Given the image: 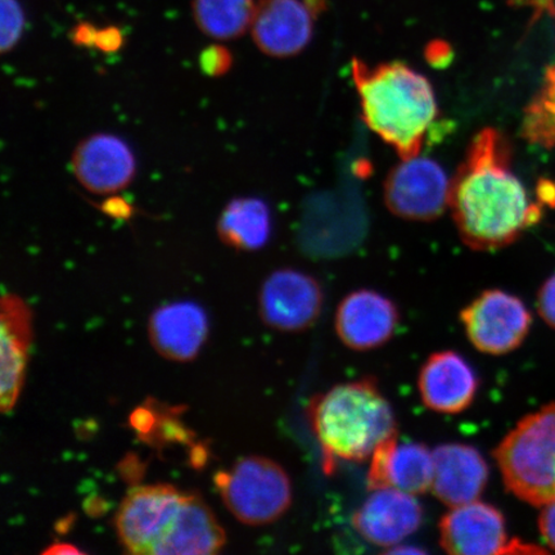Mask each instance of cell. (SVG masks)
<instances>
[{"label": "cell", "instance_id": "cell-9", "mask_svg": "<svg viewBox=\"0 0 555 555\" xmlns=\"http://www.w3.org/2000/svg\"><path fill=\"white\" fill-rule=\"evenodd\" d=\"M183 492L168 483L135 486L117 509L115 529L125 552L152 554L176 517Z\"/></svg>", "mask_w": 555, "mask_h": 555}, {"label": "cell", "instance_id": "cell-24", "mask_svg": "<svg viewBox=\"0 0 555 555\" xmlns=\"http://www.w3.org/2000/svg\"><path fill=\"white\" fill-rule=\"evenodd\" d=\"M2 37H0V50L9 53L16 47L24 31L25 17L17 0H2Z\"/></svg>", "mask_w": 555, "mask_h": 555}, {"label": "cell", "instance_id": "cell-31", "mask_svg": "<svg viewBox=\"0 0 555 555\" xmlns=\"http://www.w3.org/2000/svg\"><path fill=\"white\" fill-rule=\"evenodd\" d=\"M99 30L93 25L80 24L73 31V43L79 47H94Z\"/></svg>", "mask_w": 555, "mask_h": 555}, {"label": "cell", "instance_id": "cell-15", "mask_svg": "<svg viewBox=\"0 0 555 555\" xmlns=\"http://www.w3.org/2000/svg\"><path fill=\"white\" fill-rule=\"evenodd\" d=\"M423 509L414 495L397 489L372 491L352 517L360 537L376 546H397L420 529Z\"/></svg>", "mask_w": 555, "mask_h": 555}, {"label": "cell", "instance_id": "cell-27", "mask_svg": "<svg viewBox=\"0 0 555 555\" xmlns=\"http://www.w3.org/2000/svg\"><path fill=\"white\" fill-rule=\"evenodd\" d=\"M538 307L541 318L555 330V274L541 287Z\"/></svg>", "mask_w": 555, "mask_h": 555}, {"label": "cell", "instance_id": "cell-6", "mask_svg": "<svg viewBox=\"0 0 555 555\" xmlns=\"http://www.w3.org/2000/svg\"><path fill=\"white\" fill-rule=\"evenodd\" d=\"M440 545L454 555L544 554V550L509 539L503 513L475 501L450 508L440 520Z\"/></svg>", "mask_w": 555, "mask_h": 555}, {"label": "cell", "instance_id": "cell-26", "mask_svg": "<svg viewBox=\"0 0 555 555\" xmlns=\"http://www.w3.org/2000/svg\"><path fill=\"white\" fill-rule=\"evenodd\" d=\"M93 205L99 208L103 215L116 220L128 221L134 218L137 214L133 205L129 204L127 199L120 196H114V194L103 199L102 203Z\"/></svg>", "mask_w": 555, "mask_h": 555}, {"label": "cell", "instance_id": "cell-23", "mask_svg": "<svg viewBox=\"0 0 555 555\" xmlns=\"http://www.w3.org/2000/svg\"><path fill=\"white\" fill-rule=\"evenodd\" d=\"M522 134L539 147H555V64L546 69L543 88L525 109Z\"/></svg>", "mask_w": 555, "mask_h": 555}, {"label": "cell", "instance_id": "cell-21", "mask_svg": "<svg viewBox=\"0 0 555 555\" xmlns=\"http://www.w3.org/2000/svg\"><path fill=\"white\" fill-rule=\"evenodd\" d=\"M218 237L225 246L238 251H258L272 235V214L262 199L234 198L229 203L217 224Z\"/></svg>", "mask_w": 555, "mask_h": 555}, {"label": "cell", "instance_id": "cell-14", "mask_svg": "<svg viewBox=\"0 0 555 555\" xmlns=\"http://www.w3.org/2000/svg\"><path fill=\"white\" fill-rule=\"evenodd\" d=\"M434 451L418 442L399 443L398 435L380 442L371 456L367 489H397L423 495L433 489Z\"/></svg>", "mask_w": 555, "mask_h": 555}, {"label": "cell", "instance_id": "cell-30", "mask_svg": "<svg viewBox=\"0 0 555 555\" xmlns=\"http://www.w3.org/2000/svg\"><path fill=\"white\" fill-rule=\"evenodd\" d=\"M426 57L429 64L441 68L450 64L451 59H453V53H451V48L447 43L435 41V43L427 47Z\"/></svg>", "mask_w": 555, "mask_h": 555}, {"label": "cell", "instance_id": "cell-18", "mask_svg": "<svg viewBox=\"0 0 555 555\" xmlns=\"http://www.w3.org/2000/svg\"><path fill=\"white\" fill-rule=\"evenodd\" d=\"M434 463L431 490L441 503L454 508L478 501L490 475L480 451L466 443H446L434 450Z\"/></svg>", "mask_w": 555, "mask_h": 555}, {"label": "cell", "instance_id": "cell-22", "mask_svg": "<svg viewBox=\"0 0 555 555\" xmlns=\"http://www.w3.org/2000/svg\"><path fill=\"white\" fill-rule=\"evenodd\" d=\"M256 4L254 0H194V20L208 37L232 40L242 37L251 24Z\"/></svg>", "mask_w": 555, "mask_h": 555}, {"label": "cell", "instance_id": "cell-17", "mask_svg": "<svg viewBox=\"0 0 555 555\" xmlns=\"http://www.w3.org/2000/svg\"><path fill=\"white\" fill-rule=\"evenodd\" d=\"M33 315L23 298L9 294L0 302L2 365H0V411L9 413L18 401L25 379L27 356L33 338Z\"/></svg>", "mask_w": 555, "mask_h": 555}, {"label": "cell", "instance_id": "cell-2", "mask_svg": "<svg viewBox=\"0 0 555 555\" xmlns=\"http://www.w3.org/2000/svg\"><path fill=\"white\" fill-rule=\"evenodd\" d=\"M351 72L367 127L401 159L420 156L439 115L431 82L402 62L370 66L353 59Z\"/></svg>", "mask_w": 555, "mask_h": 555}, {"label": "cell", "instance_id": "cell-13", "mask_svg": "<svg viewBox=\"0 0 555 555\" xmlns=\"http://www.w3.org/2000/svg\"><path fill=\"white\" fill-rule=\"evenodd\" d=\"M399 322V309L390 298L376 291L359 289L339 304L335 327L349 349L367 351L390 341Z\"/></svg>", "mask_w": 555, "mask_h": 555}, {"label": "cell", "instance_id": "cell-4", "mask_svg": "<svg viewBox=\"0 0 555 555\" xmlns=\"http://www.w3.org/2000/svg\"><path fill=\"white\" fill-rule=\"evenodd\" d=\"M505 488L526 503L555 501V404L525 416L494 451Z\"/></svg>", "mask_w": 555, "mask_h": 555}, {"label": "cell", "instance_id": "cell-29", "mask_svg": "<svg viewBox=\"0 0 555 555\" xmlns=\"http://www.w3.org/2000/svg\"><path fill=\"white\" fill-rule=\"evenodd\" d=\"M539 527L545 543L555 551V501L543 506Z\"/></svg>", "mask_w": 555, "mask_h": 555}, {"label": "cell", "instance_id": "cell-8", "mask_svg": "<svg viewBox=\"0 0 555 555\" xmlns=\"http://www.w3.org/2000/svg\"><path fill=\"white\" fill-rule=\"evenodd\" d=\"M385 183V203L397 217L433 221L449 207L450 185L446 170L427 157L401 159Z\"/></svg>", "mask_w": 555, "mask_h": 555}, {"label": "cell", "instance_id": "cell-12", "mask_svg": "<svg viewBox=\"0 0 555 555\" xmlns=\"http://www.w3.org/2000/svg\"><path fill=\"white\" fill-rule=\"evenodd\" d=\"M72 170L82 189L99 196H111L127 190L133 182L137 158L122 138L95 133L76 145Z\"/></svg>", "mask_w": 555, "mask_h": 555}, {"label": "cell", "instance_id": "cell-3", "mask_svg": "<svg viewBox=\"0 0 555 555\" xmlns=\"http://www.w3.org/2000/svg\"><path fill=\"white\" fill-rule=\"evenodd\" d=\"M309 418L323 449L327 472L332 470L335 457L363 462L380 442L397 435L390 402L371 378L338 385L318 395L310 402Z\"/></svg>", "mask_w": 555, "mask_h": 555}, {"label": "cell", "instance_id": "cell-10", "mask_svg": "<svg viewBox=\"0 0 555 555\" xmlns=\"http://www.w3.org/2000/svg\"><path fill=\"white\" fill-rule=\"evenodd\" d=\"M324 294L314 276L295 269H280L262 283L260 317L268 327L281 332H301L321 315Z\"/></svg>", "mask_w": 555, "mask_h": 555}, {"label": "cell", "instance_id": "cell-16", "mask_svg": "<svg viewBox=\"0 0 555 555\" xmlns=\"http://www.w3.org/2000/svg\"><path fill=\"white\" fill-rule=\"evenodd\" d=\"M480 387L477 373L455 351L433 353L423 364L418 390L423 404L441 414H460L474 404Z\"/></svg>", "mask_w": 555, "mask_h": 555}, {"label": "cell", "instance_id": "cell-11", "mask_svg": "<svg viewBox=\"0 0 555 555\" xmlns=\"http://www.w3.org/2000/svg\"><path fill=\"white\" fill-rule=\"evenodd\" d=\"M324 10V0H260L249 29L256 47L269 57H294L310 44Z\"/></svg>", "mask_w": 555, "mask_h": 555}, {"label": "cell", "instance_id": "cell-5", "mask_svg": "<svg viewBox=\"0 0 555 555\" xmlns=\"http://www.w3.org/2000/svg\"><path fill=\"white\" fill-rule=\"evenodd\" d=\"M221 499L240 522H275L293 504V485L281 464L266 456H246L231 470L215 475Z\"/></svg>", "mask_w": 555, "mask_h": 555}, {"label": "cell", "instance_id": "cell-19", "mask_svg": "<svg viewBox=\"0 0 555 555\" xmlns=\"http://www.w3.org/2000/svg\"><path fill=\"white\" fill-rule=\"evenodd\" d=\"M208 319L198 304L178 301L164 305L150 318L149 336L154 349L172 362H191L206 343Z\"/></svg>", "mask_w": 555, "mask_h": 555}, {"label": "cell", "instance_id": "cell-1", "mask_svg": "<svg viewBox=\"0 0 555 555\" xmlns=\"http://www.w3.org/2000/svg\"><path fill=\"white\" fill-rule=\"evenodd\" d=\"M511 155L504 134L485 128L472 139L451 180L449 207L457 232L477 251L512 245L543 215L512 171Z\"/></svg>", "mask_w": 555, "mask_h": 555}, {"label": "cell", "instance_id": "cell-25", "mask_svg": "<svg viewBox=\"0 0 555 555\" xmlns=\"http://www.w3.org/2000/svg\"><path fill=\"white\" fill-rule=\"evenodd\" d=\"M233 66V55L223 46H210L199 55V67L208 78H221Z\"/></svg>", "mask_w": 555, "mask_h": 555}, {"label": "cell", "instance_id": "cell-7", "mask_svg": "<svg viewBox=\"0 0 555 555\" xmlns=\"http://www.w3.org/2000/svg\"><path fill=\"white\" fill-rule=\"evenodd\" d=\"M469 343L489 356H505L525 341L531 314L518 297L502 289H488L461 312Z\"/></svg>", "mask_w": 555, "mask_h": 555}, {"label": "cell", "instance_id": "cell-32", "mask_svg": "<svg viewBox=\"0 0 555 555\" xmlns=\"http://www.w3.org/2000/svg\"><path fill=\"white\" fill-rule=\"evenodd\" d=\"M44 555H64V554H81V551L78 547L66 544V543H54L51 546H48L43 552Z\"/></svg>", "mask_w": 555, "mask_h": 555}, {"label": "cell", "instance_id": "cell-20", "mask_svg": "<svg viewBox=\"0 0 555 555\" xmlns=\"http://www.w3.org/2000/svg\"><path fill=\"white\" fill-rule=\"evenodd\" d=\"M225 545V532L197 494H183L176 517L152 555L217 554Z\"/></svg>", "mask_w": 555, "mask_h": 555}, {"label": "cell", "instance_id": "cell-28", "mask_svg": "<svg viewBox=\"0 0 555 555\" xmlns=\"http://www.w3.org/2000/svg\"><path fill=\"white\" fill-rule=\"evenodd\" d=\"M124 44L122 33L116 27H106L99 30L95 37V48L104 53H115L120 50Z\"/></svg>", "mask_w": 555, "mask_h": 555}]
</instances>
